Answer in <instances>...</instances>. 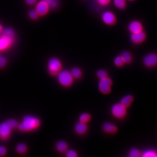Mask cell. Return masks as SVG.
<instances>
[{
	"label": "cell",
	"instance_id": "obj_1",
	"mask_svg": "<svg viewBox=\"0 0 157 157\" xmlns=\"http://www.w3.org/2000/svg\"><path fill=\"white\" fill-rule=\"evenodd\" d=\"M39 125V121L37 118L28 115L24 117L22 122L18 125V128L21 131H29L36 128Z\"/></svg>",
	"mask_w": 157,
	"mask_h": 157
},
{
	"label": "cell",
	"instance_id": "obj_2",
	"mask_svg": "<svg viewBox=\"0 0 157 157\" xmlns=\"http://www.w3.org/2000/svg\"><path fill=\"white\" fill-rule=\"evenodd\" d=\"M58 79L62 85L68 86L73 82V77L70 72L67 70H64L60 71L58 73Z\"/></svg>",
	"mask_w": 157,
	"mask_h": 157
},
{
	"label": "cell",
	"instance_id": "obj_3",
	"mask_svg": "<svg viewBox=\"0 0 157 157\" xmlns=\"http://www.w3.org/2000/svg\"><path fill=\"white\" fill-rule=\"evenodd\" d=\"M14 41V35H8L3 33L0 37V50L9 48Z\"/></svg>",
	"mask_w": 157,
	"mask_h": 157
},
{
	"label": "cell",
	"instance_id": "obj_4",
	"mask_svg": "<svg viewBox=\"0 0 157 157\" xmlns=\"http://www.w3.org/2000/svg\"><path fill=\"white\" fill-rule=\"evenodd\" d=\"M111 112L113 115L117 118H121L125 115L126 107L121 103H116L113 104L111 107Z\"/></svg>",
	"mask_w": 157,
	"mask_h": 157
},
{
	"label": "cell",
	"instance_id": "obj_5",
	"mask_svg": "<svg viewBox=\"0 0 157 157\" xmlns=\"http://www.w3.org/2000/svg\"><path fill=\"white\" fill-rule=\"evenodd\" d=\"M48 67L51 74L55 75L58 73L61 68V63L58 59L52 58L48 61Z\"/></svg>",
	"mask_w": 157,
	"mask_h": 157
},
{
	"label": "cell",
	"instance_id": "obj_6",
	"mask_svg": "<svg viewBox=\"0 0 157 157\" xmlns=\"http://www.w3.org/2000/svg\"><path fill=\"white\" fill-rule=\"evenodd\" d=\"M144 66L147 67H153L157 65V53L150 52L146 54L143 59Z\"/></svg>",
	"mask_w": 157,
	"mask_h": 157
},
{
	"label": "cell",
	"instance_id": "obj_7",
	"mask_svg": "<svg viewBox=\"0 0 157 157\" xmlns=\"http://www.w3.org/2000/svg\"><path fill=\"white\" fill-rule=\"evenodd\" d=\"M147 39V35L144 30L136 33L132 34L131 36V40L134 44H142L146 41Z\"/></svg>",
	"mask_w": 157,
	"mask_h": 157
},
{
	"label": "cell",
	"instance_id": "obj_8",
	"mask_svg": "<svg viewBox=\"0 0 157 157\" xmlns=\"http://www.w3.org/2000/svg\"><path fill=\"white\" fill-rule=\"evenodd\" d=\"M112 81L109 78L101 79L99 83V89L101 93L104 94H109L111 90Z\"/></svg>",
	"mask_w": 157,
	"mask_h": 157
},
{
	"label": "cell",
	"instance_id": "obj_9",
	"mask_svg": "<svg viewBox=\"0 0 157 157\" xmlns=\"http://www.w3.org/2000/svg\"><path fill=\"white\" fill-rule=\"evenodd\" d=\"M128 29L132 34L144 31V26L142 23L139 21H132L129 23Z\"/></svg>",
	"mask_w": 157,
	"mask_h": 157
},
{
	"label": "cell",
	"instance_id": "obj_10",
	"mask_svg": "<svg viewBox=\"0 0 157 157\" xmlns=\"http://www.w3.org/2000/svg\"><path fill=\"white\" fill-rule=\"evenodd\" d=\"M11 127L7 122L0 124V137L3 139H6L11 133Z\"/></svg>",
	"mask_w": 157,
	"mask_h": 157
},
{
	"label": "cell",
	"instance_id": "obj_11",
	"mask_svg": "<svg viewBox=\"0 0 157 157\" xmlns=\"http://www.w3.org/2000/svg\"><path fill=\"white\" fill-rule=\"evenodd\" d=\"M103 21L108 25H112L115 23L116 17L114 14L110 11H105L102 16Z\"/></svg>",
	"mask_w": 157,
	"mask_h": 157
},
{
	"label": "cell",
	"instance_id": "obj_12",
	"mask_svg": "<svg viewBox=\"0 0 157 157\" xmlns=\"http://www.w3.org/2000/svg\"><path fill=\"white\" fill-rule=\"evenodd\" d=\"M49 9L46 3L42 0L37 4L36 6V11L38 13V15L43 16L47 14Z\"/></svg>",
	"mask_w": 157,
	"mask_h": 157
},
{
	"label": "cell",
	"instance_id": "obj_13",
	"mask_svg": "<svg viewBox=\"0 0 157 157\" xmlns=\"http://www.w3.org/2000/svg\"><path fill=\"white\" fill-rule=\"evenodd\" d=\"M87 126L85 123L79 122L76 124L75 126V130L76 133L79 135L84 134L87 131Z\"/></svg>",
	"mask_w": 157,
	"mask_h": 157
},
{
	"label": "cell",
	"instance_id": "obj_14",
	"mask_svg": "<svg viewBox=\"0 0 157 157\" xmlns=\"http://www.w3.org/2000/svg\"><path fill=\"white\" fill-rule=\"evenodd\" d=\"M103 130L107 133H114L116 132L117 128L115 125L109 122L105 123L103 125Z\"/></svg>",
	"mask_w": 157,
	"mask_h": 157
},
{
	"label": "cell",
	"instance_id": "obj_15",
	"mask_svg": "<svg viewBox=\"0 0 157 157\" xmlns=\"http://www.w3.org/2000/svg\"><path fill=\"white\" fill-rule=\"evenodd\" d=\"M56 147L57 149L59 151L63 152L67 151L68 149V145L65 141L60 140L57 142Z\"/></svg>",
	"mask_w": 157,
	"mask_h": 157
},
{
	"label": "cell",
	"instance_id": "obj_16",
	"mask_svg": "<svg viewBox=\"0 0 157 157\" xmlns=\"http://www.w3.org/2000/svg\"><path fill=\"white\" fill-rule=\"evenodd\" d=\"M133 97L131 95H127L124 96L121 100V103L125 107H127L129 106L131 104L133 101Z\"/></svg>",
	"mask_w": 157,
	"mask_h": 157
},
{
	"label": "cell",
	"instance_id": "obj_17",
	"mask_svg": "<svg viewBox=\"0 0 157 157\" xmlns=\"http://www.w3.org/2000/svg\"><path fill=\"white\" fill-rule=\"evenodd\" d=\"M48 6L49 9H55L59 6V0H43Z\"/></svg>",
	"mask_w": 157,
	"mask_h": 157
},
{
	"label": "cell",
	"instance_id": "obj_18",
	"mask_svg": "<svg viewBox=\"0 0 157 157\" xmlns=\"http://www.w3.org/2000/svg\"><path fill=\"white\" fill-rule=\"evenodd\" d=\"M121 56L123 59L124 63H129L132 61V56L129 52H123L121 54Z\"/></svg>",
	"mask_w": 157,
	"mask_h": 157
},
{
	"label": "cell",
	"instance_id": "obj_19",
	"mask_svg": "<svg viewBox=\"0 0 157 157\" xmlns=\"http://www.w3.org/2000/svg\"><path fill=\"white\" fill-rule=\"evenodd\" d=\"M71 75L73 77L78 78L81 76L82 72L81 70L78 67H74L72 69L70 72Z\"/></svg>",
	"mask_w": 157,
	"mask_h": 157
},
{
	"label": "cell",
	"instance_id": "obj_20",
	"mask_svg": "<svg viewBox=\"0 0 157 157\" xmlns=\"http://www.w3.org/2000/svg\"><path fill=\"white\" fill-rule=\"evenodd\" d=\"M114 5L119 9H124L126 7L125 0H113Z\"/></svg>",
	"mask_w": 157,
	"mask_h": 157
},
{
	"label": "cell",
	"instance_id": "obj_21",
	"mask_svg": "<svg viewBox=\"0 0 157 157\" xmlns=\"http://www.w3.org/2000/svg\"><path fill=\"white\" fill-rule=\"evenodd\" d=\"M90 116L89 114L87 113H83L79 116V119L80 121L86 123L90 120Z\"/></svg>",
	"mask_w": 157,
	"mask_h": 157
},
{
	"label": "cell",
	"instance_id": "obj_22",
	"mask_svg": "<svg viewBox=\"0 0 157 157\" xmlns=\"http://www.w3.org/2000/svg\"><path fill=\"white\" fill-rule=\"evenodd\" d=\"M142 156L144 157H157V153L154 151L147 150L144 151L142 154Z\"/></svg>",
	"mask_w": 157,
	"mask_h": 157
},
{
	"label": "cell",
	"instance_id": "obj_23",
	"mask_svg": "<svg viewBox=\"0 0 157 157\" xmlns=\"http://www.w3.org/2000/svg\"><path fill=\"white\" fill-rule=\"evenodd\" d=\"M129 155L131 157H138L140 156V152L137 149L133 148L129 151Z\"/></svg>",
	"mask_w": 157,
	"mask_h": 157
},
{
	"label": "cell",
	"instance_id": "obj_24",
	"mask_svg": "<svg viewBox=\"0 0 157 157\" xmlns=\"http://www.w3.org/2000/svg\"><path fill=\"white\" fill-rule=\"evenodd\" d=\"M97 76L98 78L101 79H104L107 78V73L105 70H98L97 73Z\"/></svg>",
	"mask_w": 157,
	"mask_h": 157
},
{
	"label": "cell",
	"instance_id": "obj_25",
	"mask_svg": "<svg viewBox=\"0 0 157 157\" xmlns=\"http://www.w3.org/2000/svg\"><path fill=\"white\" fill-rule=\"evenodd\" d=\"M27 150V147L24 144H19L16 147V150L20 153L25 152Z\"/></svg>",
	"mask_w": 157,
	"mask_h": 157
},
{
	"label": "cell",
	"instance_id": "obj_26",
	"mask_svg": "<svg viewBox=\"0 0 157 157\" xmlns=\"http://www.w3.org/2000/svg\"><path fill=\"white\" fill-rule=\"evenodd\" d=\"M114 63L116 66L120 67L123 65L124 62L120 56H117L115 58L114 60Z\"/></svg>",
	"mask_w": 157,
	"mask_h": 157
},
{
	"label": "cell",
	"instance_id": "obj_27",
	"mask_svg": "<svg viewBox=\"0 0 157 157\" xmlns=\"http://www.w3.org/2000/svg\"><path fill=\"white\" fill-rule=\"evenodd\" d=\"M29 15L31 19L34 20L36 19L39 16L36 10H31L29 12Z\"/></svg>",
	"mask_w": 157,
	"mask_h": 157
},
{
	"label": "cell",
	"instance_id": "obj_28",
	"mask_svg": "<svg viewBox=\"0 0 157 157\" xmlns=\"http://www.w3.org/2000/svg\"><path fill=\"white\" fill-rule=\"evenodd\" d=\"M66 156L67 157H76L77 154L76 151L73 150H70L67 152Z\"/></svg>",
	"mask_w": 157,
	"mask_h": 157
},
{
	"label": "cell",
	"instance_id": "obj_29",
	"mask_svg": "<svg viewBox=\"0 0 157 157\" xmlns=\"http://www.w3.org/2000/svg\"><path fill=\"white\" fill-rule=\"evenodd\" d=\"M7 122L9 125L11 127V128H15L17 126V122L16 121L13 119H10L7 121Z\"/></svg>",
	"mask_w": 157,
	"mask_h": 157
},
{
	"label": "cell",
	"instance_id": "obj_30",
	"mask_svg": "<svg viewBox=\"0 0 157 157\" xmlns=\"http://www.w3.org/2000/svg\"><path fill=\"white\" fill-rule=\"evenodd\" d=\"M110 0H98V3L102 6H107L109 4Z\"/></svg>",
	"mask_w": 157,
	"mask_h": 157
},
{
	"label": "cell",
	"instance_id": "obj_31",
	"mask_svg": "<svg viewBox=\"0 0 157 157\" xmlns=\"http://www.w3.org/2000/svg\"><path fill=\"white\" fill-rule=\"evenodd\" d=\"M6 59L4 57L0 56V67H3L6 64Z\"/></svg>",
	"mask_w": 157,
	"mask_h": 157
},
{
	"label": "cell",
	"instance_id": "obj_32",
	"mask_svg": "<svg viewBox=\"0 0 157 157\" xmlns=\"http://www.w3.org/2000/svg\"><path fill=\"white\" fill-rule=\"evenodd\" d=\"M6 147L3 146H0V156H3L6 154Z\"/></svg>",
	"mask_w": 157,
	"mask_h": 157
},
{
	"label": "cell",
	"instance_id": "obj_33",
	"mask_svg": "<svg viewBox=\"0 0 157 157\" xmlns=\"http://www.w3.org/2000/svg\"><path fill=\"white\" fill-rule=\"evenodd\" d=\"M27 4L29 5H34L36 2L37 0H25Z\"/></svg>",
	"mask_w": 157,
	"mask_h": 157
},
{
	"label": "cell",
	"instance_id": "obj_34",
	"mask_svg": "<svg viewBox=\"0 0 157 157\" xmlns=\"http://www.w3.org/2000/svg\"><path fill=\"white\" fill-rule=\"evenodd\" d=\"M3 31V28L2 25H1V24H0V33H2Z\"/></svg>",
	"mask_w": 157,
	"mask_h": 157
},
{
	"label": "cell",
	"instance_id": "obj_35",
	"mask_svg": "<svg viewBox=\"0 0 157 157\" xmlns=\"http://www.w3.org/2000/svg\"><path fill=\"white\" fill-rule=\"evenodd\" d=\"M128 1H132H132H135V0H128Z\"/></svg>",
	"mask_w": 157,
	"mask_h": 157
}]
</instances>
